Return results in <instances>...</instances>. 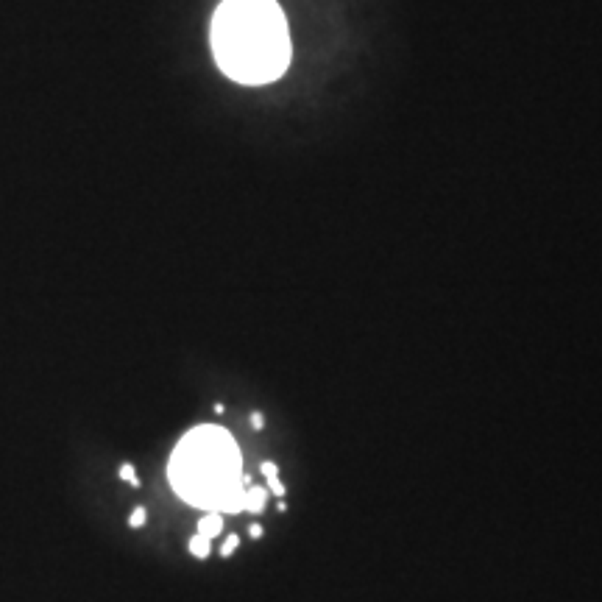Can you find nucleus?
<instances>
[{
    "mask_svg": "<svg viewBox=\"0 0 602 602\" xmlns=\"http://www.w3.org/2000/svg\"><path fill=\"white\" fill-rule=\"evenodd\" d=\"M212 51L240 84H268L290 62L287 20L276 0H224L212 20Z\"/></svg>",
    "mask_w": 602,
    "mask_h": 602,
    "instance_id": "f257e3e1",
    "label": "nucleus"
},
{
    "mask_svg": "<svg viewBox=\"0 0 602 602\" xmlns=\"http://www.w3.org/2000/svg\"><path fill=\"white\" fill-rule=\"evenodd\" d=\"M221 530H224V519H221L218 513H206L204 519L198 522V533H201V535H206V538L221 535Z\"/></svg>",
    "mask_w": 602,
    "mask_h": 602,
    "instance_id": "f03ea898",
    "label": "nucleus"
},
{
    "mask_svg": "<svg viewBox=\"0 0 602 602\" xmlns=\"http://www.w3.org/2000/svg\"><path fill=\"white\" fill-rule=\"evenodd\" d=\"M265 499H268V488H248L245 491V510H251V513H260L263 507H265Z\"/></svg>",
    "mask_w": 602,
    "mask_h": 602,
    "instance_id": "7ed1b4c3",
    "label": "nucleus"
},
{
    "mask_svg": "<svg viewBox=\"0 0 602 602\" xmlns=\"http://www.w3.org/2000/svg\"><path fill=\"white\" fill-rule=\"evenodd\" d=\"M263 474H265V480H268V491H274L276 496H282V494H285V485L279 483V468H276V463H263Z\"/></svg>",
    "mask_w": 602,
    "mask_h": 602,
    "instance_id": "20e7f679",
    "label": "nucleus"
},
{
    "mask_svg": "<svg viewBox=\"0 0 602 602\" xmlns=\"http://www.w3.org/2000/svg\"><path fill=\"white\" fill-rule=\"evenodd\" d=\"M190 552H193V555L198 557V561H204V557L209 555V538L198 533V535H195V538L190 541Z\"/></svg>",
    "mask_w": 602,
    "mask_h": 602,
    "instance_id": "39448f33",
    "label": "nucleus"
},
{
    "mask_svg": "<svg viewBox=\"0 0 602 602\" xmlns=\"http://www.w3.org/2000/svg\"><path fill=\"white\" fill-rule=\"evenodd\" d=\"M120 477H123L125 483H132L134 488L140 485V477H137V471H134V466H132V463H125V466H120Z\"/></svg>",
    "mask_w": 602,
    "mask_h": 602,
    "instance_id": "423d86ee",
    "label": "nucleus"
},
{
    "mask_svg": "<svg viewBox=\"0 0 602 602\" xmlns=\"http://www.w3.org/2000/svg\"><path fill=\"white\" fill-rule=\"evenodd\" d=\"M237 544H240V535L229 533V538H226V541H224V546H221V555H224V557H229V555L237 549Z\"/></svg>",
    "mask_w": 602,
    "mask_h": 602,
    "instance_id": "0eeeda50",
    "label": "nucleus"
},
{
    "mask_svg": "<svg viewBox=\"0 0 602 602\" xmlns=\"http://www.w3.org/2000/svg\"><path fill=\"white\" fill-rule=\"evenodd\" d=\"M128 525H132V527H143V525H145V510H143V507H134L132 516H128Z\"/></svg>",
    "mask_w": 602,
    "mask_h": 602,
    "instance_id": "6e6552de",
    "label": "nucleus"
},
{
    "mask_svg": "<svg viewBox=\"0 0 602 602\" xmlns=\"http://www.w3.org/2000/svg\"><path fill=\"white\" fill-rule=\"evenodd\" d=\"M251 426H254V429H263V426H265V418H263L260 413H254V416H251Z\"/></svg>",
    "mask_w": 602,
    "mask_h": 602,
    "instance_id": "1a4fd4ad",
    "label": "nucleus"
},
{
    "mask_svg": "<svg viewBox=\"0 0 602 602\" xmlns=\"http://www.w3.org/2000/svg\"><path fill=\"white\" fill-rule=\"evenodd\" d=\"M251 538H263V527H260V525L251 527Z\"/></svg>",
    "mask_w": 602,
    "mask_h": 602,
    "instance_id": "9d476101",
    "label": "nucleus"
}]
</instances>
